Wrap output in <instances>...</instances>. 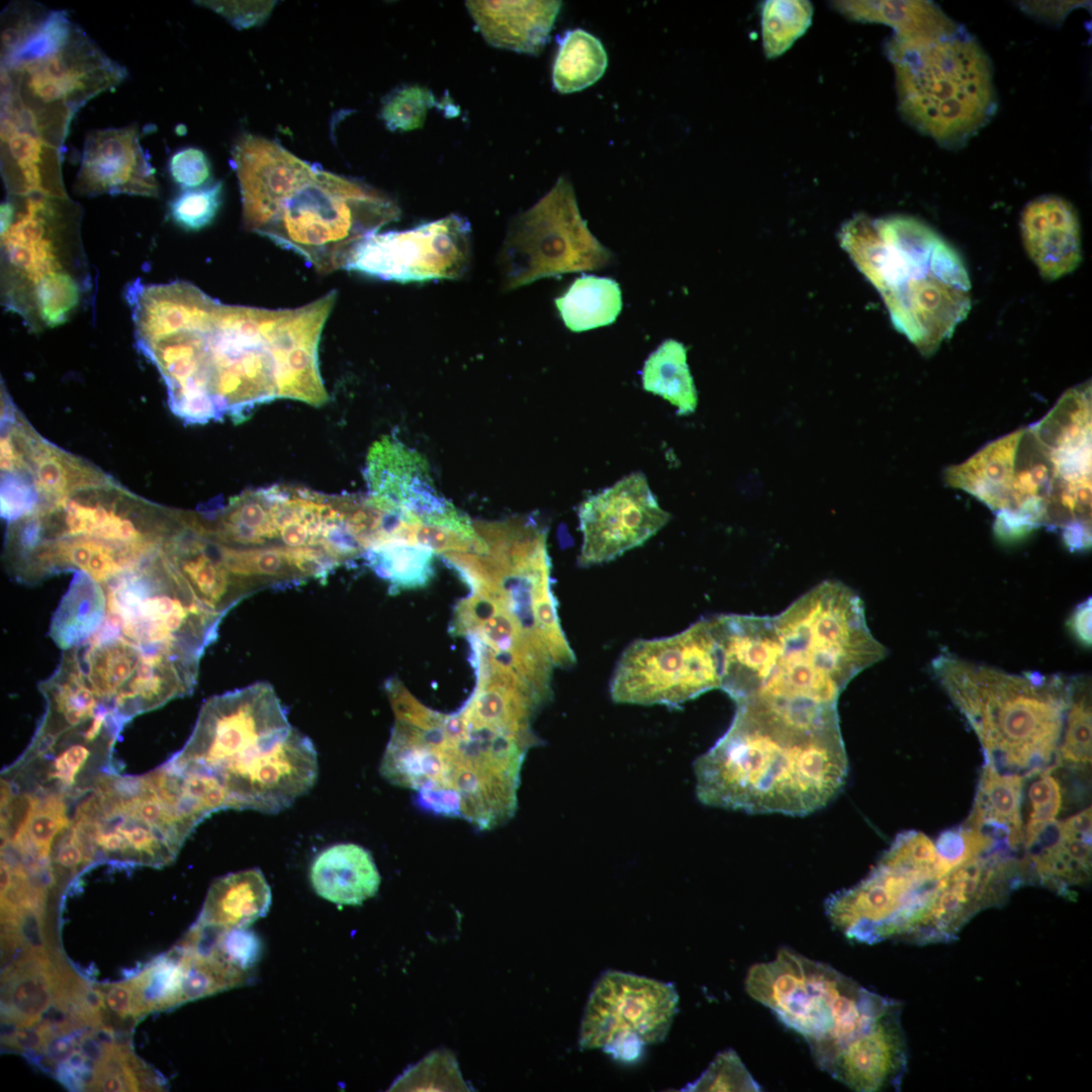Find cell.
<instances>
[{
  "instance_id": "obj_18",
  "label": "cell",
  "mask_w": 1092,
  "mask_h": 1092,
  "mask_svg": "<svg viewBox=\"0 0 1092 1092\" xmlns=\"http://www.w3.org/2000/svg\"><path fill=\"white\" fill-rule=\"evenodd\" d=\"M471 230L450 214L402 232L373 234L354 250L346 270L386 281L456 280L467 271Z\"/></svg>"
},
{
  "instance_id": "obj_35",
  "label": "cell",
  "mask_w": 1092,
  "mask_h": 1092,
  "mask_svg": "<svg viewBox=\"0 0 1092 1092\" xmlns=\"http://www.w3.org/2000/svg\"><path fill=\"white\" fill-rule=\"evenodd\" d=\"M271 901L270 886L259 869L229 874L210 886L195 924L220 929L248 927L268 913Z\"/></svg>"
},
{
  "instance_id": "obj_29",
  "label": "cell",
  "mask_w": 1092,
  "mask_h": 1092,
  "mask_svg": "<svg viewBox=\"0 0 1092 1092\" xmlns=\"http://www.w3.org/2000/svg\"><path fill=\"white\" fill-rule=\"evenodd\" d=\"M1022 860L1028 883L1072 898L1073 888L1091 877V807L1046 826Z\"/></svg>"
},
{
  "instance_id": "obj_48",
  "label": "cell",
  "mask_w": 1092,
  "mask_h": 1092,
  "mask_svg": "<svg viewBox=\"0 0 1092 1092\" xmlns=\"http://www.w3.org/2000/svg\"><path fill=\"white\" fill-rule=\"evenodd\" d=\"M682 1091H759L738 1055L728 1049L718 1054L708 1069Z\"/></svg>"
},
{
  "instance_id": "obj_27",
  "label": "cell",
  "mask_w": 1092,
  "mask_h": 1092,
  "mask_svg": "<svg viewBox=\"0 0 1092 1092\" xmlns=\"http://www.w3.org/2000/svg\"><path fill=\"white\" fill-rule=\"evenodd\" d=\"M711 622L720 655V689L735 704L743 702L760 689L782 654L774 617L729 614Z\"/></svg>"
},
{
  "instance_id": "obj_3",
  "label": "cell",
  "mask_w": 1092,
  "mask_h": 1092,
  "mask_svg": "<svg viewBox=\"0 0 1092 1092\" xmlns=\"http://www.w3.org/2000/svg\"><path fill=\"white\" fill-rule=\"evenodd\" d=\"M854 265L878 290L893 326L925 356L971 308V281L958 252L908 215H855L839 232Z\"/></svg>"
},
{
  "instance_id": "obj_28",
  "label": "cell",
  "mask_w": 1092,
  "mask_h": 1092,
  "mask_svg": "<svg viewBox=\"0 0 1092 1092\" xmlns=\"http://www.w3.org/2000/svg\"><path fill=\"white\" fill-rule=\"evenodd\" d=\"M906 1070L901 1004L895 1001L825 1072L854 1091L875 1092L899 1088Z\"/></svg>"
},
{
  "instance_id": "obj_44",
  "label": "cell",
  "mask_w": 1092,
  "mask_h": 1092,
  "mask_svg": "<svg viewBox=\"0 0 1092 1092\" xmlns=\"http://www.w3.org/2000/svg\"><path fill=\"white\" fill-rule=\"evenodd\" d=\"M1070 701L1058 749V763L1076 768L1091 763V682L1085 675L1070 677Z\"/></svg>"
},
{
  "instance_id": "obj_36",
  "label": "cell",
  "mask_w": 1092,
  "mask_h": 1092,
  "mask_svg": "<svg viewBox=\"0 0 1092 1092\" xmlns=\"http://www.w3.org/2000/svg\"><path fill=\"white\" fill-rule=\"evenodd\" d=\"M27 467L38 504H53L77 491L113 481L91 463L60 449L38 434L28 452Z\"/></svg>"
},
{
  "instance_id": "obj_21",
  "label": "cell",
  "mask_w": 1092,
  "mask_h": 1092,
  "mask_svg": "<svg viewBox=\"0 0 1092 1092\" xmlns=\"http://www.w3.org/2000/svg\"><path fill=\"white\" fill-rule=\"evenodd\" d=\"M70 124L30 110L1 84L0 168L8 195L69 196L62 163Z\"/></svg>"
},
{
  "instance_id": "obj_15",
  "label": "cell",
  "mask_w": 1092,
  "mask_h": 1092,
  "mask_svg": "<svg viewBox=\"0 0 1092 1092\" xmlns=\"http://www.w3.org/2000/svg\"><path fill=\"white\" fill-rule=\"evenodd\" d=\"M292 727L273 687L256 682L206 701L185 746L168 763L210 775L220 783Z\"/></svg>"
},
{
  "instance_id": "obj_10",
  "label": "cell",
  "mask_w": 1092,
  "mask_h": 1092,
  "mask_svg": "<svg viewBox=\"0 0 1092 1092\" xmlns=\"http://www.w3.org/2000/svg\"><path fill=\"white\" fill-rule=\"evenodd\" d=\"M105 621L150 656L198 671L205 648L224 615L205 606L161 548L102 584Z\"/></svg>"
},
{
  "instance_id": "obj_30",
  "label": "cell",
  "mask_w": 1092,
  "mask_h": 1092,
  "mask_svg": "<svg viewBox=\"0 0 1092 1092\" xmlns=\"http://www.w3.org/2000/svg\"><path fill=\"white\" fill-rule=\"evenodd\" d=\"M1020 226L1024 248L1043 278L1059 279L1079 266L1080 224L1067 200L1046 195L1030 201Z\"/></svg>"
},
{
  "instance_id": "obj_1",
  "label": "cell",
  "mask_w": 1092,
  "mask_h": 1092,
  "mask_svg": "<svg viewBox=\"0 0 1092 1092\" xmlns=\"http://www.w3.org/2000/svg\"><path fill=\"white\" fill-rule=\"evenodd\" d=\"M695 762L699 800L747 813L804 816L841 791L848 769L837 707L753 699Z\"/></svg>"
},
{
  "instance_id": "obj_20",
  "label": "cell",
  "mask_w": 1092,
  "mask_h": 1092,
  "mask_svg": "<svg viewBox=\"0 0 1092 1092\" xmlns=\"http://www.w3.org/2000/svg\"><path fill=\"white\" fill-rule=\"evenodd\" d=\"M370 503L410 523L476 536L473 523L437 489L427 460L393 437L370 448L364 470Z\"/></svg>"
},
{
  "instance_id": "obj_50",
  "label": "cell",
  "mask_w": 1092,
  "mask_h": 1092,
  "mask_svg": "<svg viewBox=\"0 0 1092 1092\" xmlns=\"http://www.w3.org/2000/svg\"><path fill=\"white\" fill-rule=\"evenodd\" d=\"M39 503L27 473H1V516L9 522L35 510Z\"/></svg>"
},
{
  "instance_id": "obj_12",
  "label": "cell",
  "mask_w": 1092,
  "mask_h": 1092,
  "mask_svg": "<svg viewBox=\"0 0 1092 1092\" xmlns=\"http://www.w3.org/2000/svg\"><path fill=\"white\" fill-rule=\"evenodd\" d=\"M781 659L808 666L842 691L887 655L871 633L861 599L849 586L823 581L774 617Z\"/></svg>"
},
{
  "instance_id": "obj_6",
  "label": "cell",
  "mask_w": 1092,
  "mask_h": 1092,
  "mask_svg": "<svg viewBox=\"0 0 1092 1092\" xmlns=\"http://www.w3.org/2000/svg\"><path fill=\"white\" fill-rule=\"evenodd\" d=\"M109 58L64 10L35 2L9 4L1 16V84L33 108L73 115L124 81Z\"/></svg>"
},
{
  "instance_id": "obj_49",
  "label": "cell",
  "mask_w": 1092,
  "mask_h": 1092,
  "mask_svg": "<svg viewBox=\"0 0 1092 1092\" xmlns=\"http://www.w3.org/2000/svg\"><path fill=\"white\" fill-rule=\"evenodd\" d=\"M436 101L429 89L418 85L407 86L387 98L381 117L391 130H413L423 125L428 110L437 105Z\"/></svg>"
},
{
  "instance_id": "obj_45",
  "label": "cell",
  "mask_w": 1092,
  "mask_h": 1092,
  "mask_svg": "<svg viewBox=\"0 0 1092 1092\" xmlns=\"http://www.w3.org/2000/svg\"><path fill=\"white\" fill-rule=\"evenodd\" d=\"M809 1H765L761 10L762 49L769 59L788 51L811 24Z\"/></svg>"
},
{
  "instance_id": "obj_19",
  "label": "cell",
  "mask_w": 1092,
  "mask_h": 1092,
  "mask_svg": "<svg viewBox=\"0 0 1092 1092\" xmlns=\"http://www.w3.org/2000/svg\"><path fill=\"white\" fill-rule=\"evenodd\" d=\"M672 983L609 970L595 983L585 1004L581 1050L603 1049L618 1036H636L645 1045L662 1041L678 1011Z\"/></svg>"
},
{
  "instance_id": "obj_34",
  "label": "cell",
  "mask_w": 1092,
  "mask_h": 1092,
  "mask_svg": "<svg viewBox=\"0 0 1092 1092\" xmlns=\"http://www.w3.org/2000/svg\"><path fill=\"white\" fill-rule=\"evenodd\" d=\"M1024 778L985 763L966 824L1012 850L1022 848L1021 801Z\"/></svg>"
},
{
  "instance_id": "obj_53",
  "label": "cell",
  "mask_w": 1092,
  "mask_h": 1092,
  "mask_svg": "<svg viewBox=\"0 0 1092 1092\" xmlns=\"http://www.w3.org/2000/svg\"><path fill=\"white\" fill-rule=\"evenodd\" d=\"M54 861L59 868L72 871L89 862L84 848L70 833L58 845Z\"/></svg>"
},
{
  "instance_id": "obj_24",
  "label": "cell",
  "mask_w": 1092,
  "mask_h": 1092,
  "mask_svg": "<svg viewBox=\"0 0 1092 1092\" xmlns=\"http://www.w3.org/2000/svg\"><path fill=\"white\" fill-rule=\"evenodd\" d=\"M337 291L289 309H268L265 334L277 367L278 396L320 406L328 401L318 344Z\"/></svg>"
},
{
  "instance_id": "obj_26",
  "label": "cell",
  "mask_w": 1092,
  "mask_h": 1092,
  "mask_svg": "<svg viewBox=\"0 0 1092 1092\" xmlns=\"http://www.w3.org/2000/svg\"><path fill=\"white\" fill-rule=\"evenodd\" d=\"M1045 446L1057 473L1086 516H1091V387L1068 389L1031 427Z\"/></svg>"
},
{
  "instance_id": "obj_43",
  "label": "cell",
  "mask_w": 1092,
  "mask_h": 1092,
  "mask_svg": "<svg viewBox=\"0 0 1092 1092\" xmlns=\"http://www.w3.org/2000/svg\"><path fill=\"white\" fill-rule=\"evenodd\" d=\"M183 972L176 946L130 979L134 1017L182 1004Z\"/></svg>"
},
{
  "instance_id": "obj_2",
  "label": "cell",
  "mask_w": 1092,
  "mask_h": 1092,
  "mask_svg": "<svg viewBox=\"0 0 1092 1092\" xmlns=\"http://www.w3.org/2000/svg\"><path fill=\"white\" fill-rule=\"evenodd\" d=\"M232 164L246 228L298 254L322 274L345 269L364 239L400 216L385 194L260 135L242 134Z\"/></svg>"
},
{
  "instance_id": "obj_51",
  "label": "cell",
  "mask_w": 1092,
  "mask_h": 1092,
  "mask_svg": "<svg viewBox=\"0 0 1092 1092\" xmlns=\"http://www.w3.org/2000/svg\"><path fill=\"white\" fill-rule=\"evenodd\" d=\"M169 172L174 182L184 190L195 189L209 178L210 165L201 150L185 148L171 157Z\"/></svg>"
},
{
  "instance_id": "obj_22",
  "label": "cell",
  "mask_w": 1092,
  "mask_h": 1092,
  "mask_svg": "<svg viewBox=\"0 0 1092 1092\" xmlns=\"http://www.w3.org/2000/svg\"><path fill=\"white\" fill-rule=\"evenodd\" d=\"M669 519L645 475L631 473L579 506L582 544L578 564L590 566L611 561L645 543Z\"/></svg>"
},
{
  "instance_id": "obj_39",
  "label": "cell",
  "mask_w": 1092,
  "mask_h": 1092,
  "mask_svg": "<svg viewBox=\"0 0 1092 1092\" xmlns=\"http://www.w3.org/2000/svg\"><path fill=\"white\" fill-rule=\"evenodd\" d=\"M555 304L570 331L583 332L614 323L622 309V294L614 279L582 274Z\"/></svg>"
},
{
  "instance_id": "obj_46",
  "label": "cell",
  "mask_w": 1092,
  "mask_h": 1092,
  "mask_svg": "<svg viewBox=\"0 0 1092 1092\" xmlns=\"http://www.w3.org/2000/svg\"><path fill=\"white\" fill-rule=\"evenodd\" d=\"M221 198V181L184 190L170 201V217L185 231H199L213 220L220 207Z\"/></svg>"
},
{
  "instance_id": "obj_14",
  "label": "cell",
  "mask_w": 1092,
  "mask_h": 1092,
  "mask_svg": "<svg viewBox=\"0 0 1092 1092\" xmlns=\"http://www.w3.org/2000/svg\"><path fill=\"white\" fill-rule=\"evenodd\" d=\"M608 258L609 251L580 216L572 185L561 176L511 221L498 265L503 287L511 290L544 277L601 268Z\"/></svg>"
},
{
  "instance_id": "obj_11",
  "label": "cell",
  "mask_w": 1092,
  "mask_h": 1092,
  "mask_svg": "<svg viewBox=\"0 0 1092 1092\" xmlns=\"http://www.w3.org/2000/svg\"><path fill=\"white\" fill-rule=\"evenodd\" d=\"M951 869L927 835L905 831L863 880L827 899L826 914L851 940L903 941L935 884Z\"/></svg>"
},
{
  "instance_id": "obj_31",
  "label": "cell",
  "mask_w": 1092,
  "mask_h": 1092,
  "mask_svg": "<svg viewBox=\"0 0 1092 1092\" xmlns=\"http://www.w3.org/2000/svg\"><path fill=\"white\" fill-rule=\"evenodd\" d=\"M484 39L495 48L538 55L549 40L560 1H466Z\"/></svg>"
},
{
  "instance_id": "obj_42",
  "label": "cell",
  "mask_w": 1092,
  "mask_h": 1092,
  "mask_svg": "<svg viewBox=\"0 0 1092 1092\" xmlns=\"http://www.w3.org/2000/svg\"><path fill=\"white\" fill-rule=\"evenodd\" d=\"M642 385L646 391L673 404L679 416L690 415L697 407L698 395L687 363V350L677 341L666 340L649 355L642 369Z\"/></svg>"
},
{
  "instance_id": "obj_38",
  "label": "cell",
  "mask_w": 1092,
  "mask_h": 1092,
  "mask_svg": "<svg viewBox=\"0 0 1092 1092\" xmlns=\"http://www.w3.org/2000/svg\"><path fill=\"white\" fill-rule=\"evenodd\" d=\"M436 553L418 542L390 537L370 546L364 553L368 566L388 582L389 592L426 586L435 573Z\"/></svg>"
},
{
  "instance_id": "obj_5",
  "label": "cell",
  "mask_w": 1092,
  "mask_h": 1092,
  "mask_svg": "<svg viewBox=\"0 0 1092 1092\" xmlns=\"http://www.w3.org/2000/svg\"><path fill=\"white\" fill-rule=\"evenodd\" d=\"M931 668L975 731L985 763L1023 778L1058 763L1070 678L1009 673L951 653L938 654Z\"/></svg>"
},
{
  "instance_id": "obj_25",
  "label": "cell",
  "mask_w": 1092,
  "mask_h": 1092,
  "mask_svg": "<svg viewBox=\"0 0 1092 1092\" xmlns=\"http://www.w3.org/2000/svg\"><path fill=\"white\" fill-rule=\"evenodd\" d=\"M79 195L157 197L159 183L135 124L94 129L84 142L75 185Z\"/></svg>"
},
{
  "instance_id": "obj_47",
  "label": "cell",
  "mask_w": 1092,
  "mask_h": 1092,
  "mask_svg": "<svg viewBox=\"0 0 1092 1092\" xmlns=\"http://www.w3.org/2000/svg\"><path fill=\"white\" fill-rule=\"evenodd\" d=\"M1028 789L1029 814L1023 829L1024 850L1036 840L1046 826L1056 821L1062 806V791L1051 770L1035 774Z\"/></svg>"
},
{
  "instance_id": "obj_32",
  "label": "cell",
  "mask_w": 1092,
  "mask_h": 1092,
  "mask_svg": "<svg viewBox=\"0 0 1092 1092\" xmlns=\"http://www.w3.org/2000/svg\"><path fill=\"white\" fill-rule=\"evenodd\" d=\"M314 892L338 905H361L373 897L380 875L371 853L355 843H337L320 851L309 869Z\"/></svg>"
},
{
  "instance_id": "obj_23",
  "label": "cell",
  "mask_w": 1092,
  "mask_h": 1092,
  "mask_svg": "<svg viewBox=\"0 0 1092 1092\" xmlns=\"http://www.w3.org/2000/svg\"><path fill=\"white\" fill-rule=\"evenodd\" d=\"M317 755L296 728L229 776L222 785L231 809L275 814L290 807L315 784Z\"/></svg>"
},
{
  "instance_id": "obj_8",
  "label": "cell",
  "mask_w": 1092,
  "mask_h": 1092,
  "mask_svg": "<svg viewBox=\"0 0 1092 1092\" xmlns=\"http://www.w3.org/2000/svg\"><path fill=\"white\" fill-rule=\"evenodd\" d=\"M745 988L806 1040L823 1071L896 1001L790 948L752 966Z\"/></svg>"
},
{
  "instance_id": "obj_41",
  "label": "cell",
  "mask_w": 1092,
  "mask_h": 1092,
  "mask_svg": "<svg viewBox=\"0 0 1092 1092\" xmlns=\"http://www.w3.org/2000/svg\"><path fill=\"white\" fill-rule=\"evenodd\" d=\"M608 55L602 41L582 28L567 30L559 38L552 83L561 94L581 91L605 74Z\"/></svg>"
},
{
  "instance_id": "obj_54",
  "label": "cell",
  "mask_w": 1092,
  "mask_h": 1092,
  "mask_svg": "<svg viewBox=\"0 0 1092 1092\" xmlns=\"http://www.w3.org/2000/svg\"><path fill=\"white\" fill-rule=\"evenodd\" d=\"M1091 599L1080 604L1071 615L1068 626L1074 637L1084 646L1091 645Z\"/></svg>"
},
{
  "instance_id": "obj_40",
  "label": "cell",
  "mask_w": 1092,
  "mask_h": 1092,
  "mask_svg": "<svg viewBox=\"0 0 1092 1092\" xmlns=\"http://www.w3.org/2000/svg\"><path fill=\"white\" fill-rule=\"evenodd\" d=\"M105 593L100 583L78 571L57 611L51 634L67 650L87 639L105 616Z\"/></svg>"
},
{
  "instance_id": "obj_7",
  "label": "cell",
  "mask_w": 1092,
  "mask_h": 1092,
  "mask_svg": "<svg viewBox=\"0 0 1092 1092\" xmlns=\"http://www.w3.org/2000/svg\"><path fill=\"white\" fill-rule=\"evenodd\" d=\"M887 50L902 116L940 146L965 144L993 116L991 62L959 24L936 33L894 36Z\"/></svg>"
},
{
  "instance_id": "obj_37",
  "label": "cell",
  "mask_w": 1092,
  "mask_h": 1092,
  "mask_svg": "<svg viewBox=\"0 0 1092 1092\" xmlns=\"http://www.w3.org/2000/svg\"><path fill=\"white\" fill-rule=\"evenodd\" d=\"M845 17L891 26L896 37H914L953 28L958 23L928 1H834Z\"/></svg>"
},
{
  "instance_id": "obj_52",
  "label": "cell",
  "mask_w": 1092,
  "mask_h": 1092,
  "mask_svg": "<svg viewBox=\"0 0 1092 1092\" xmlns=\"http://www.w3.org/2000/svg\"><path fill=\"white\" fill-rule=\"evenodd\" d=\"M104 1004L110 1009L116 1016L121 1019L127 1017H134L133 1015V995L129 982L109 984L98 987Z\"/></svg>"
},
{
  "instance_id": "obj_33",
  "label": "cell",
  "mask_w": 1092,
  "mask_h": 1092,
  "mask_svg": "<svg viewBox=\"0 0 1092 1092\" xmlns=\"http://www.w3.org/2000/svg\"><path fill=\"white\" fill-rule=\"evenodd\" d=\"M1021 429L985 446L964 463L948 468L945 482L963 489L998 514L1011 505L1015 456Z\"/></svg>"
},
{
  "instance_id": "obj_13",
  "label": "cell",
  "mask_w": 1092,
  "mask_h": 1092,
  "mask_svg": "<svg viewBox=\"0 0 1092 1092\" xmlns=\"http://www.w3.org/2000/svg\"><path fill=\"white\" fill-rule=\"evenodd\" d=\"M181 514L147 502L113 480L38 504L9 522L5 549L13 552L42 539L83 536L153 553L177 527Z\"/></svg>"
},
{
  "instance_id": "obj_4",
  "label": "cell",
  "mask_w": 1092,
  "mask_h": 1092,
  "mask_svg": "<svg viewBox=\"0 0 1092 1092\" xmlns=\"http://www.w3.org/2000/svg\"><path fill=\"white\" fill-rule=\"evenodd\" d=\"M82 217L69 196L7 194L1 203L2 304L35 333L67 323L92 301Z\"/></svg>"
},
{
  "instance_id": "obj_16",
  "label": "cell",
  "mask_w": 1092,
  "mask_h": 1092,
  "mask_svg": "<svg viewBox=\"0 0 1092 1092\" xmlns=\"http://www.w3.org/2000/svg\"><path fill=\"white\" fill-rule=\"evenodd\" d=\"M721 686V663L710 619L670 637L627 647L611 679L616 703L679 706Z\"/></svg>"
},
{
  "instance_id": "obj_17",
  "label": "cell",
  "mask_w": 1092,
  "mask_h": 1092,
  "mask_svg": "<svg viewBox=\"0 0 1092 1092\" xmlns=\"http://www.w3.org/2000/svg\"><path fill=\"white\" fill-rule=\"evenodd\" d=\"M266 308L218 301L207 325L211 395L218 420L240 422L279 398L277 367L265 334Z\"/></svg>"
},
{
  "instance_id": "obj_9",
  "label": "cell",
  "mask_w": 1092,
  "mask_h": 1092,
  "mask_svg": "<svg viewBox=\"0 0 1092 1092\" xmlns=\"http://www.w3.org/2000/svg\"><path fill=\"white\" fill-rule=\"evenodd\" d=\"M477 539L466 551L442 555L469 586L498 600L549 654L555 667L575 662L551 588L546 529L533 517L473 523Z\"/></svg>"
}]
</instances>
